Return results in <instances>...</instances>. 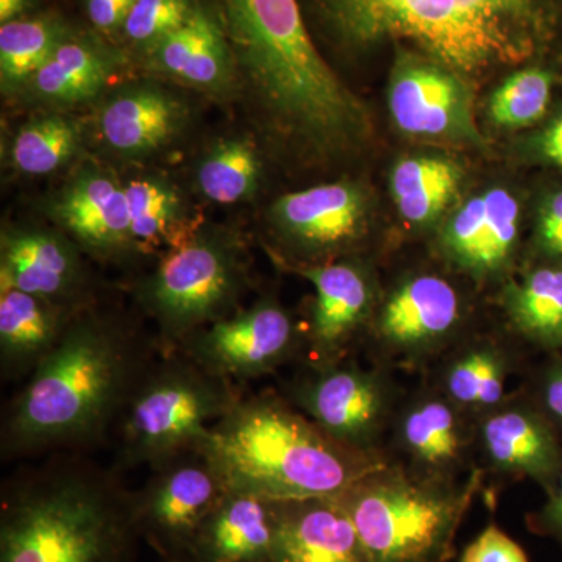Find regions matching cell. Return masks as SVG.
<instances>
[{
  "mask_svg": "<svg viewBox=\"0 0 562 562\" xmlns=\"http://www.w3.org/2000/svg\"><path fill=\"white\" fill-rule=\"evenodd\" d=\"M136 0H87L88 18L102 32L120 31Z\"/></svg>",
  "mask_w": 562,
  "mask_h": 562,
  "instance_id": "ab89813d",
  "label": "cell"
},
{
  "mask_svg": "<svg viewBox=\"0 0 562 562\" xmlns=\"http://www.w3.org/2000/svg\"><path fill=\"white\" fill-rule=\"evenodd\" d=\"M29 0H0V22L16 20L27 9Z\"/></svg>",
  "mask_w": 562,
  "mask_h": 562,
  "instance_id": "b9f144b4",
  "label": "cell"
},
{
  "mask_svg": "<svg viewBox=\"0 0 562 562\" xmlns=\"http://www.w3.org/2000/svg\"><path fill=\"white\" fill-rule=\"evenodd\" d=\"M532 149L542 161L562 168V114L536 136Z\"/></svg>",
  "mask_w": 562,
  "mask_h": 562,
  "instance_id": "60d3db41",
  "label": "cell"
},
{
  "mask_svg": "<svg viewBox=\"0 0 562 562\" xmlns=\"http://www.w3.org/2000/svg\"><path fill=\"white\" fill-rule=\"evenodd\" d=\"M464 294L450 277L416 272L380 294L364 349L386 371L428 372L471 328Z\"/></svg>",
  "mask_w": 562,
  "mask_h": 562,
  "instance_id": "9c48e42d",
  "label": "cell"
},
{
  "mask_svg": "<svg viewBox=\"0 0 562 562\" xmlns=\"http://www.w3.org/2000/svg\"><path fill=\"white\" fill-rule=\"evenodd\" d=\"M69 38L52 18L14 20L0 27V83L3 94L18 95L55 49Z\"/></svg>",
  "mask_w": 562,
  "mask_h": 562,
  "instance_id": "d6a6232c",
  "label": "cell"
},
{
  "mask_svg": "<svg viewBox=\"0 0 562 562\" xmlns=\"http://www.w3.org/2000/svg\"><path fill=\"white\" fill-rule=\"evenodd\" d=\"M522 210L516 195L491 188L450 214L436 239L439 257L454 272L479 284L513 277L520 243Z\"/></svg>",
  "mask_w": 562,
  "mask_h": 562,
  "instance_id": "ac0fdd59",
  "label": "cell"
},
{
  "mask_svg": "<svg viewBox=\"0 0 562 562\" xmlns=\"http://www.w3.org/2000/svg\"><path fill=\"white\" fill-rule=\"evenodd\" d=\"M524 350L508 331H472L425 372L427 382L479 419L508 397L506 386L522 366Z\"/></svg>",
  "mask_w": 562,
  "mask_h": 562,
  "instance_id": "7402d4cb",
  "label": "cell"
},
{
  "mask_svg": "<svg viewBox=\"0 0 562 562\" xmlns=\"http://www.w3.org/2000/svg\"><path fill=\"white\" fill-rule=\"evenodd\" d=\"M460 562H530L522 547L498 525L491 524L461 554Z\"/></svg>",
  "mask_w": 562,
  "mask_h": 562,
  "instance_id": "74e56055",
  "label": "cell"
},
{
  "mask_svg": "<svg viewBox=\"0 0 562 562\" xmlns=\"http://www.w3.org/2000/svg\"><path fill=\"white\" fill-rule=\"evenodd\" d=\"M531 401L562 431V351L547 355L524 386Z\"/></svg>",
  "mask_w": 562,
  "mask_h": 562,
  "instance_id": "d590c367",
  "label": "cell"
},
{
  "mask_svg": "<svg viewBox=\"0 0 562 562\" xmlns=\"http://www.w3.org/2000/svg\"><path fill=\"white\" fill-rule=\"evenodd\" d=\"M149 469L146 483L133 490L143 541L160 560L190 558L202 525L227 494V483L202 446Z\"/></svg>",
  "mask_w": 562,
  "mask_h": 562,
  "instance_id": "7c38bea8",
  "label": "cell"
},
{
  "mask_svg": "<svg viewBox=\"0 0 562 562\" xmlns=\"http://www.w3.org/2000/svg\"><path fill=\"white\" fill-rule=\"evenodd\" d=\"M135 491L92 453L20 462L0 487V562H138Z\"/></svg>",
  "mask_w": 562,
  "mask_h": 562,
  "instance_id": "3957f363",
  "label": "cell"
},
{
  "mask_svg": "<svg viewBox=\"0 0 562 562\" xmlns=\"http://www.w3.org/2000/svg\"><path fill=\"white\" fill-rule=\"evenodd\" d=\"M249 288V254L241 233L202 224L133 281L131 295L160 350L169 351L239 312Z\"/></svg>",
  "mask_w": 562,
  "mask_h": 562,
  "instance_id": "ba28073f",
  "label": "cell"
},
{
  "mask_svg": "<svg viewBox=\"0 0 562 562\" xmlns=\"http://www.w3.org/2000/svg\"><path fill=\"white\" fill-rule=\"evenodd\" d=\"M195 9L191 0H136L122 32L125 38L146 50L180 29Z\"/></svg>",
  "mask_w": 562,
  "mask_h": 562,
  "instance_id": "e575fe53",
  "label": "cell"
},
{
  "mask_svg": "<svg viewBox=\"0 0 562 562\" xmlns=\"http://www.w3.org/2000/svg\"><path fill=\"white\" fill-rule=\"evenodd\" d=\"M506 331L546 355L562 351V266H532L502 284Z\"/></svg>",
  "mask_w": 562,
  "mask_h": 562,
  "instance_id": "83f0119b",
  "label": "cell"
},
{
  "mask_svg": "<svg viewBox=\"0 0 562 562\" xmlns=\"http://www.w3.org/2000/svg\"><path fill=\"white\" fill-rule=\"evenodd\" d=\"M144 52L147 68L158 76L214 98L238 94L232 52L221 22L201 7L180 29Z\"/></svg>",
  "mask_w": 562,
  "mask_h": 562,
  "instance_id": "603a6c76",
  "label": "cell"
},
{
  "mask_svg": "<svg viewBox=\"0 0 562 562\" xmlns=\"http://www.w3.org/2000/svg\"><path fill=\"white\" fill-rule=\"evenodd\" d=\"M269 249L291 272L357 257L368 236V199L358 184L331 181L280 195L266 214Z\"/></svg>",
  "mask_w": 562,
  "mask_h": 562,
  "instance_id": "8fae6325",
  "label": "cell"
},
{
  "mask_svg": "<svg viewBox=\"0 0 562 562\" xmlns=\"http://www.w3.org/2000/svg\"><path fill=\"white\" fill-rule=\"evenodd\" d=\"M342 43L406 40L460 74L527 60L542 29L539 0H317Z\"/></svg>",
  "mask_w": 562,
  "mask_h": 562,
  "instance_id": "5b68a950",
  "label": "cell"
},
{
  "mask_svg": "<svg viewBox=\"0 0 562 562\" xmlns=\"http://www.w3.org/2000/svg\"><path fill=\"white\" fill-rule=\"evenodd\" d=\"M120 66L105 47L69 36L18 95L46 111L76 109L102 95Z\"/></svg>",
  "mask_w": 562,
  "mask_h": 562,
  "instance_id": "4316f807",
  "label": "cell"
},
{
  "mask_svg": "<svg viewBox=\"0 0 562 562\" xmlns=\"http://www.w3.org/2000/svg\"><path fill=\"white\" fill-rule=\"evenodd\" d=\"M203 368L246 387L301 361L302 327L271 295L214 322L179 347Z\"/></svg>",
  "mask_w": 562,
  "mask_h": 562,
  "instance_id": "5bb4252c",
  "label": "cell"
},
{
  "mask_svg": "<svg viewBox=\"0 0 562 562\" xmlns=\"http://www.w3.org/2000/svg\"><path fill=\"white\" fill-rule=\"evenodd\" d=\"M386 452L419 479L460 484L479 469L476 417L425 382L402 398Z\"/></svg>",
  "mask_w": 562,
  "mask_h": 562,
  "instance_id": "4fadbf2b",
  "label": "cell"
},
{
  "mask_svg": "<svg viewBox=\"0 0 562 562\" xmlns=\"http://www.w3.org/2000/svg\"><path fill=\"white\" fill-rule=\"evenodd\" d=\"M313 284L314 297L302 327L297 364L328 366L357 358L362 350L380 291L375 276L358 257L295 271Z\"/></svg>",
  "mask_w": 562,
  "mask_h": 562,
  "instance_id": "9a60e30c",
  "label": "cell"
},
{
  "mask_svg": "<svg viewBox=\"0 0 562 562\" xmlns=\"http://www.w3.org/2000/svg\"><path fill=\"white\" fill-rule=\"evenodd\" d=\"M262 162L257 146L246 138L216 140L198 162L195 190L205 201L235 205L260 190Z\"/></svg>",
  "mask_w": 562,
  "mask_h": 562,
  "instance_id": "1f68e13d",
  "label": "cell"
},
{
  "mask_svg": "<svg viewBox=\"0 0 562 562\" xmlns=\"http://www.w3.org/2000/svg\"><path fill=\"white\" fill-rule=\"evenodd\" d=\"M532 249L541 265L562 266V190L554 191L542 203Z\"/></svg>",
  "mask_w": 562,
  "mask_h": 562,
  "instance_id": "8d00e7d4",
  "label": "cell"
},
{
  "mask_svg": "<svg viewBox=\"0 0 562 562\" xmlns=\"http://www.w3.org/2000/svg\"><path fill=\"white\" fill-rule=\"evenodd\" d=\"M484 479L479 468L460 484L436 483L390 461L335 498L373 562H449Z\"/></svg>",
  "mask_w": 562,
  "mask_h": 562,
  "instance_id": "8992f818",
  "label": "cell"
},
{
  "mask_svg": "<svg viewBox=\"0 0 562 562\" xmlns=\"http://www.w3.org/2000/svg\"><path fill=\"white\" fill-rule=\"evenodd\" d=\"M387 105L395 125L417 138L482 143L464 77L432 58L405 57L392 72Z\"/></svg>",
  "mask_w": 562,
  "mask_h": 562,
  "instance_id": "ffe728a7",
  "label": "cell"
},
{
  "mask_svg": "<svg viewBox=\"0 0 562 562\" xmlns=\"http://www.w3.org/2000/svg\"><path fill=\"white\" fill-rule=\"evenodd\" d=\"M124 188L136 260L157 261L188 241L202 225L188 213L179 190L162 177H138Z\"/></svg>",
  "mask_w": 562,
  "mask_h": 562,
  "instance_id": "f1b7e54d",
  "label": "cell"
},
{
  "mask_svg": "<svg viewBox=\"0 0 562 562\" xmlns=\"http://www.w3.org/2000/svg\"><path fill=\"white\" fill-rule=\"evenodd\" d=\"M280 394L335 441L390 461L387 438L403 394L394 372L357 358L328 366L295 364Z\"/></svg>",
  "mask_w": 562,
  "mask_h": 562,
  "instance_id": "30bf717a",
  "label": "cell"
},
{
  "mask_svg": "<svg viewBox=\"0 0 562 562\" xmlns=\"http://www.w3.org/2000/svg\"><path fill=\"white\" fill-rule=\"evenodd\" d=\"M146 319L102 308L77 313L49 357L3 406L0 460L110 447L116 422L143 373L160 353Z\"/></svg>",
  "mask_w": 562,
  "mask_h": 562,
  "instance_id": "7a4b0ae2",
  "label": "cell"
},
{
  "mask_svg": "<svg viewBox=\"0 0 562 562\" xmlns=\"http://www.w3.org/2000/svg\"><path fill=\"white\" fill-rule=\"evenodd\" d=\"M202 447L228 490L276 502L338 497L390 462L335 441L276 390L244 395Z\"/></svg>",
  "mask_w": 562,
  "mask_h": 562,
  "instance_id": "277c9868",
  "label": "cell"
},
{
  "mask_svg": "<svg viewBox=\"0 0 562 562\" xmlns=\"http://www.w3.org/2000/svg\"><path fill=\"white\" fill-rule=\"evenodd\" d=\"M236 92L265 138L306 165L355 154L372 135L364 103L322 58L297 0H220Z\"/></svg>",
  "mask_w": 562,
  "mask_h": 562,
  "instance_id": "6da1fadb",
  "label": "cell"
},
{
  "mask_svg": "<svg viewBox=\"0 0 562 562\" xmlns=\"http://www.w3.org/2000/svg\"><path fill=\"white\" fill-rule=\"evenodd\" d=\"M527 527L535 535L554 539L562 546V472L541 508L528 514Z\"/></svg>",
  "mask_w": 562,
  "mask_h": 562,
  "instance_id": "f35d334b",
  "label": "cell"
},
{
  "mask_svg": "<svg viewBox=\"0 0 562 562\" xmlns=\"http://www.w3.org/2000/svg\"><path fill=\"white\" fill-rule=\"evenodd\" d=\"M461 180L460 166L447 158H405L392 169V198L403 221L414 227H427L452 203Z\"/></svg>",
  "mask_w": 562,
  "mask_h": 562,
  "instance_id": "f546056e",
  "label": "cell"
},
{
  "mask_svg": "<svg viewBox=\"0 0 562 562\" xmlns=\"http://www.w3.org/2000/svg\"><path fill=\"white\" fill-rule=\"evenodd\" d=\"M280 502L228 490L202 525L191 560L272 562Z\"/></svg>",
  "mask_w": 562,
  "mask_h": 562,
  "instance_id": "d4e9b609",
  "label": "cell"
},
{
  "mask_svg": "<svg viewBox=\"0 0 562 562\" xmlns=\"http://www.w3.org/2000/svg\"><path fill=\"white\" fill-rule=\"evenodd\" d=\"M553 79L539 68L519 70L492 94L490 116L505 128H522L541 120L552 99Z\"/></svg>",
  "mask_w": 562,
  "mask_h": 562,
  "instance_id": "836d02e7",
  "label": "cell"
},
{
  "mask_svg": "<svg viewBox=\"0 0 562 562\" xmlns=\"http://www.w3.org/2000/svg\"><path fill=\"white\" fill-rule=\"evenodd\" d=\"M76 314L0 283L2 382L24 383L60 342Z\"/></svg>",
  "mask_w": 562,
  "mask_h": 562,
  "instance_id": "484cf974",
  "label": "cell"
},
{
  "mask_svg": "<svg viewBox=\"0 0 562 562\" xmlns=\"http://www.w3.org/2000/svg\"><path fill=\"white\" fill-rule=\"evenodd\" d=\"M160 562H195L191 558H183V560H160Z\"/></svg>",
  "mask_w": 562,
  "mask_h": 562,
  "instance_id": "7bdbcfd3",
  "label": "cell"
},
{
  "mask_svg": "<svg viewBox=\"0 0 562 562\" xmlns=\"http://www.w3.org/2000/svg\"><path fill=\"white\" fill-rule=\"evenodd\" d=\"M47 216L92 261L136 260L125 188L106 166L80 165L52 195Z\"/></svg>",
  "mask_w": 562,
  "mask_h": 562,
  "instance_id": "d6986e66",
  "label": "cell"
},
{
  "mask_svg": "<svg viewBox=\"0 0 562 562\" xmlns=\"http://www.w3.org/2000/svg\"><path fill=\"white\" fill-rule=\"evenodd\" d=\"M187 122L188 106L179 94L157 81L139 80L110 91L95 124L111 154L135 162L168 149Z\"/></svg>",
  "mask_w": 562,
  "mask_h": 562,
  "instance_id": "44dd1931",
  "label": "cell"
},
{
  "mask_svg": "<svg viewBox=\"0 0 562 562\" xmlns=\"http://www.w3.org/2000/svg\"><path fill=\"white\" fill-rule=\"evenodd\" d=\"M272 562H373L335 497L280 502Z\"/></svg>",
  "mask_w": 562,
  "mask_h": 562,
  "instance_id": "cb8c5ba5",
  "label": "cell"
},
{
  "mask_svg": "<svg viewBox=\"0 0 562 562\" xmlns=\"http://www.w3.org/2000/svg\"><path fill=\"white\" fill-rule=\"evenodd\" d=\"M246 394V387L203 368L183 350H160L116 422L111 464L125 473L202 446L211 427Z\"/></svg>",
  "mask_w": 562,
  "mask_h": 562,
  "instance_id": "52a82bcc",
  "label": "cell"
},
{
  "mask_svg": "<svg viewBox=\"0 0 562 562\" xmlns=\"http://www.w3.org/2000/svg\"><path fill=\"white\" fill-rule=\"evenodd\" d=\"M479 468L484 475L531 480L546 494L562 472V431L520 391L476 419Z\"/></svg>",
  "mask_w": 562,
  "mask_h": 562,
  "instance_id": "e0dca14e",
  "label": "cell"
},
{
  "mask_svg": "<svg viewBox=\"0 0 562 562\" xmlns=\"http://www.w3.org/2000/svg\"><path fill=\"white\" fill-rule=\"evenodd\" d=\"M83 144V124L66 111H44L14 133L9 162L25 177H46L66 168Z\"/></svg>",
  "mask_w": 562,
  "mask_h": 562,
  "instance_id": "4dcf8cb0",
  "label": "cell"
},
{
  "mask_svg": "<svg viewBox=\"0 0 562 562\" xmlns=\"http://www.w3.org/2000/svg\"><path fill=\"white\" fill-rule=\"evenodd\" d=\"M91 258L57 227L13 225L0 236V283L79 313L98 303Z\"/></svg>",
  "mask_w": 562,
  "mask_h": 562,
  "instance_id": "2e32d148",
  "label": "cell"
}]
</instances>
